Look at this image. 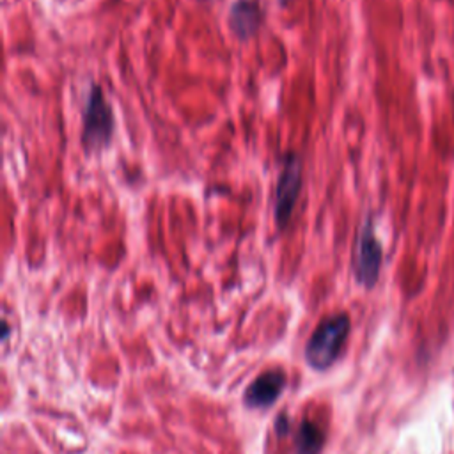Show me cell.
Returning <instances> with one entry per match:
<instances>
[{
  "mask_svg": "<svg viewBox=\"0 0 454 454\" xmlns=\"http://www.w3.org/2000/svg\"><path fill=\"white\" fill-rule=\"evenodd\" d=\"M349 316L346 312H335L323 317L305 344L307 364L317 371L328 369L340 355L349 333Z\"/></svg>",
  "mask_w": 454,
  "mask_h": 454,
  "instance_id": "6da1fadb",
  "label": "cell"
},
{
  "mask_svg": "<svg viewBox=\"0 0 454 454\" xmlns=\"http://www.w3.org/2000/svg\"><path fill=\"white\" fill-rule=\"evenodd\" d=\"M114 112L101 85L92 83L82 110V145L85 153H99L112 144Z\"/></svg>",
  "mask_w": 454,
  "mask_h": 454,
  "instance_id": "7a4b0ae2",
  "label": "cell"
},
{
  "mask_svg": "<svg viewBox=\"0 0 454 454\" xmlns=\"http://www.w3.org/2000/svg\"><path fill=\"white\" fill-rule=\"evenodd\" d=\"M301 160L296 153H286L273 193V218L282 231L287 227L301 190Z\"/></svg>",
  "mask_w": 454,
  "mask_h": 454,
  "instance_id": "3957f363",
  "label": "cell"
},
{
  "mask_svg": "<svg viewBox=\"0 0 454 454\" xmlns=\"http://www.w3.org/2000/svg\"><path fill=\"white\" fill-rule=\"evenodd\" d=\"M381 259V243L372 231V223L367 220L358 231L353 250V273L356 282L364 287H372L380 277Z\"/></svg>",
  "mask_w": 454,
  "mask_h": 454,
  "instance_id": "277c9868",
  "label": "cell"
},
{
  "mask_svg": "<svg viewBox=\"0 0 454 454\" xmlns=\"http://www.w3.org/2000/svg\"><path fill=\"white\" fill-rule=\"evenodd\" d=\"M284 387L286 374L280 369L266 371L247 387L243 401L248 408H268L278 399Z\"/></svg>",
  "mask_w": 454,
  "mask_h": 454,
  "instance_id": "5b68a950",
  "label": "cell"
},
{
  "mask_svg": "<svg viewBox=\"0 0 454 454\" xmlns=\"http://www.w3.org/2000/svg\"><path fill=\"white\" fill-rule=\"evenodd\" d=\"M262 21V11L257 0H236L231 5L227 25L238 39H250L257 34Z\"/></svg>",
  "mask_w": 454,
  "mask_h": 454,
  "instance_id": "8992f818",
  "label": "cell"
},
{
  "mask_svg": "<svg viewBox=\"0 0 454 454\" xmlns=\"http://www.w3.org/2000/svg\"><path fill=\"white\" fill-rule=\"evenodd\" d=\"M323 443H325L323 429L310 420H303L296 434V454H319Z\"/></svg>",
  "mask_w": 454,
  "mask_h": 454,
  "instance_id": "52a82bcc",
  "label": "cell"
},
{
  "mask_svg": "<svg viewBox=\"0 0 454 454\" xmlns=\"http://www.w3.org/2000/svg\"><path fill=\"white\" fill-rule=\"evenodd\" d=\"M280 2H286V0H280Z\"/></svg>",
  "mask_w": 454,
  "mask_h": 454,
  "instance_id": "ba28073f",
  "label": "cell"
}]
</instances>
